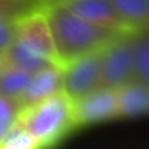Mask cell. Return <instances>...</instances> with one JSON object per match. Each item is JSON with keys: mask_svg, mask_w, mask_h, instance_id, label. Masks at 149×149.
Here are the masks:
<instances>
[{"mask_svg": "<svg viewBox=\"0 0 149 149\" xmlns=\"http://www.w3.org/2000/svg\"><path fill=\"white\" fill-rule=\"evenodd\" d=\"M2 68H3V61H2V58H0V71H2Z\"/></svg>", "mask_w": 149, "mask_h": 149, "instance_id": "ffe728a7", "label": "cell"}, {"mask_svg": "<svg viewBox=\"0 0 149 149\" xmlns=\"http://www.w3.org/2000/svg\"><path fill=\"white\" fill-rule=\"evenodd\" d=\"M63 3L68 5L79 16L101 29H106L114 34L128 32L122 21L119 19L111 0H66Z\"/></svg>", "mask_w": 149, "mask_h": 149, "instance_id": "52a82bcc", "label": "cell"}, {"mask_svg": "<svg viewBox=\"0 0 149 149\" xmlns=\"http://www.w3.org/2000/svg\"><path fill=\"white\" fill-rule=\"evenodd\" d=\"M0 149H43L24 127L15 122L0 138Z\"/></svg>", "mask_w": 149, "mask_h": 149, "instance_id": "5bb4252c", "label": "cell"}, {"mask_svg": "<svg viewBox=\"0 0 149 149\" xmlns=\"http://www.w3.org/2000/svg\"><path fill=\"white\" fill-rule=\"evenodd\" d=\"M16 39V19H0V53Z\"/></svg>", "mask_w": 149, "mask_h": 149, "instance_id": "e0dca14e", "label": "cell"}, {"mask_svg": "<svg viewBox=\"0 0 149 149\" xmlns=\"http://www.w3.org/2000/svg\"><path fill=\"white\" fill-rule=\"evenodd\" d=\"M111 3L128 32L149 27V0H111Z\"/></svg>", "mask_w": 149, "mask_h": 149, "instance_id": "8fae6325", "label": "cell"}, {"mask_svg": "<svg viewBox=\"0 0 149 149\" xmlns=\"http://www.w3.org/2000/svg\"><path fill=\"white\" fill-rule=\"evenodd\" d=\"M11 125H5V123H0V138H2V136H3V133L7 132L8 128H10Z\"/></svg>", "mask_w": 149, "mask_h": 149, "instance_id": "ac0fdd59", "label": "cell"}, {"mask_svg": "<svg viewBox=\"0 0 149 149\" xmlns=\"http://www.w3.org/2000/svg\"><path fill=\"white\" fill-rule=\"evenodd\" d=\"M43 149H50L74 132V101L64 93L53 95L36 104L21 107L16 120Z\"/></svg>", "mask_w": 149, "mask_h": 149, "instance_id": "7a4b0ae2", "label": "cell"}, {"mask_svg": "<svg viewBox=\"0 0 149 149\" xmlns=\"http://www.w3.org/2000/svg\"><path fill=\"white\" fill-rule=\"evenodd\" d=\"M119 119H138L149 109V85L132 80L116 90Z\"/></svg>", "mask_w": 149, "mask_h": 149, "instance_id": "9c48e42d", "label": "cell"}, {"mask_svg": "<svg viewBox=\"0 0 149 149\" xmlns=\"http://www.w3.org/2000/svg\"><path fill=\"white\" fill-rule=\"evenodd\" d=\"M119 119L117 93L114 88L98 87L80 100L74 101V127L75 130L87 125Z\"/></svg>", "mask_w": 149, "mask_h": 149, "instance_id": "8992f818", "label": "cell"}, {"mask_svg": "<svg viewBox=\"0 0 149 149\" xmlns=\"http://www.w3.org/2000/svg\"><path fill=\"white\" fill-rule=\"evenodd\" d=\"M132 59L133 80L149 85V27L133 32Z\"/></svg>", "mask_w": 149, "mask_h": 149, "instance_id": "7c38bea8", "label": "cell"}, {"mask_svg": "<svg viewBox=\"0 0 149 149\" xmlns=\"http://www.w3.org/2000/svg\"><path fill=\"white\" fill-rule=\"evenodd\" d=\"M31 77H32V74H29V72L10 68V66H3L0 71V95L11 98V100H19L29 84Z\"/></svg>", "mask_w": 149, "mask_h": 149, "instance_id": "4fadbf2b", "label": "cell"}, {"mask_svg": "<svg viewBox=\"0 0 149 149\" xmlns=\"http://www.w3.org/2000/svg\"><path fill=\"white\" fill-rule=\"evenodd\" d=\"M43 11L48 18L53 43L63 66L103 48L119 36L88 23L63 2H48L43 5Z\"/></svg>", "mask_w": 149, "mask_h": 149, "instance_id": "6da1fadb", "label": "cell"}, {"mask_svg": "<svg viewBox=\"0 0 149 149\" xmlns=\"http://www.w3.org/2000/svg\"><path fill=\"white\" fill-rule=\"evenodd\" d=\"M132 37L133 32L119 34L103 48L100 87L117 90L133 80Z\"/></svg>", "mask_w": 149, "mask_h": 149, "instance_id": "3957f363", "label": "cell"}, {"mask_svg": "<svg viewBox=\"0 0 149 149\" xmlns=\"http://www.w3.org/2000/svg\"><path fill=\"white\" fill-rule=\"evenodd\" d=\"M0 58L3 61V66H10V68L21 69L24 72L29 74H37V72L43 71L47 68L52 66H58L55 63L48 61L47 58L34 53L32 50H29L27 47H24L21 42H18L16 39L0 53Z\"/></svg>", "mask_w": 149, "mask_h": 149, "instance_id": "30bf717a", "label": "cell"}, {"mask_svg": "<svg viewBox=\"0 0 149 149\" xmlns=\"http://www.w3.org/2000/svg\"><path fill=\"white\" fill-rule=\"evenodd\" d=\"M103 48L90 52L63 66V91L72 101L80 100L100 87Z\"/></svg>", "mask_w": 149, "mask_h": 149, "instance_id": "5b68a950", "label": "cell"}, {"mask_svg": "<svg viewBox=\"0 0 149 149\" xmlns=\"http://www.w3.org/2000/svg\"><path fill=\"white\" fill-rule=\"evenodd\" d=\"M48 2H66V0H45V3H48Z\"/></svg>", "mask_w": 149, "mask_h": 149, "instance_id": "d6986e66", "label": "cell"}, {"mask_svg": "<svg viewBox=\"0 0 149 149\" xmlns=\"http://www.w3.org/2000/svg\"><path fill=\"white\" fill-rule=\"evenodd\" d=\"M45 5V0H0V19H16L21 15Z\"/></svg>", "mask_w": 149, "mask_h": 149, "instance_id": "9a60e30c", "label": "cell"}, {"mask_svg": "<svg viewBox=\"0 0 149 149\" xmlns=\"http://www.w3.org/2000/svg\"><path fill=\"white\" fill-rule=\"evenodd\" d=\"M19 111H21V104L18 100H11V98L0 95V123L13 125Z\"/></svg>", "mask_w": 149, "mask_h": 149, "instance_id": "2e32d148", "label": "cell"}, {"mask_svg": "<svg viewBox=\"0 0 149 149\" xmlns=\"http://www.w3.org/2000/svg\"><path fill=\"white\" fill-rule=\"evenodd\" d=\"M16 40L48 61L63 66L53 43L52 29L43 7L34 8L16 18Z\"/></svg>", "mask_w": 149, "mask_h": 149, "instance_id": "277c9868", "label": "cell"}, {"mask_svg": "<svg viewBox=\"0 0 149 149\" xmlns=\"http://www.w3.org/2000/svg\"><path fill=\"white\" fill-rule=\"evenodd\" d=\"M63 91V66H52L32 74L19 101L21 107L36 104Z\"/></svg>", "mask_w": 149, "mask_h": 149, "instance_id": "ba28073f", "label": "cell"}]
</instances>
